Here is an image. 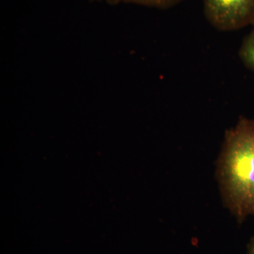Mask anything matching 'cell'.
Segmentation results:
<instances>
[{
  "mask_svg": "<svg viewBox=\"0 0 254 254\" xmlns=\"http://www.w3.org/2000/svg\"><path fill=\"white\" fill-rule=\"evenodd\" d=\"M217 172L224 203L238 222L254 218V119L240 117L227 130Z\"/></svg>",
  "mask_w": 254,
  "mask_h": 254,
  "instance_id": "1",
  "label": "cell"
},
{
  "mask_svg": "<svg viewBox=\"0 0 254 254\" xmlns=\"http://www.w3.org/2000/svg\"><path fill=\"white\" fill-rule=\"evenodd\" d=\"M203 4L205 17L219 31L254 26V0H203Z\"/></svg>",
  "mask_w": 254,
  "mask_h": 254,
  "instance_id": "2",
  "label": "cell"
},
{
  "mask_svg": "<svg viewBox=\"0 0 254 254\" xmlns=\"http://www.w3.org/2000/svg\"><path fill=\"white\" fill-rule=\"evenodd\" d=\"M252 27L250 33L244 38L239 55L246 67L254 73V26Z\"/></svg>",
  "mask_w": 254,
  "mask_h": 254,
  "instance_id": "3",
  "label": "cell"
},
{
  "mask_svg": "<svg viewBox=\"0 0 254 254\" xmlns=\"http://www.w3.org/2000/svg\"><path fill=\"white\" fill-rule=\"evenodd\" d=\"M108 1L111 3H134V4L144 5V6L165 9V8L171 7L179 4L183 0H108Z\"/></svg>",
  "mask_w": 254,
  "mask_h": 254,
  "instance_id": "4",
  "label": "cell"
},
{
  "mask_svg": "<svg viewBox=\"0 0 254 254\" xmlns=\"http://www.w3.org/2000/svg\"><path fill=\"white\" fill-rule=\"evenodd\" d=\"M247 254H254V237L251 240L248 245Z\"/></svg>",
  "mask_w": 254,
  "mask_h": 254,
  "instance_id": "5",
  "label": "cell"
}]
</instances>
